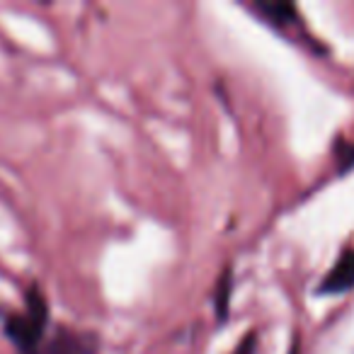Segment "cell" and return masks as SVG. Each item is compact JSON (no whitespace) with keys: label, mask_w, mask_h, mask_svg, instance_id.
Instances as JSON below:
<instances>
[{"label":"cell","mask_w":354,"mask_h":354,"mask_svg":"<svg viewBox=\"0 0 354 354\" xmlns=\"http://www.w3.org/2000/svg\"><path fill=\"white\" fill-rule=\"evenodd\" d=\"M46 325H49V304H46L39 286H32L27 291L25 310L8 313V318L3 320V333L22 354L30 352L46 337Z\"/></svg>","instance_id":"1"},{"label":"cell","mask_w":354,"mask_h":354,"mask_svg":"<svg viewBox=\"0 0 354 354\" xmlns=\"http://www.w3.org/2000/svg\"><path fill=\"white\" fill-rule=\"evenodd\" d=\"M100 352V337L95 333H85V330H71L59 328L41 339L37 347L22 354H97Z\"/></svg>","instance_id":"2"},{"label":"cell","mask_w":354,"mask_h":354,"mask_svg":"<svg viewBox=\"0 0 354 354\" xmlns=\"http://www.w3.org/2000/svg\"><path fill=\"white\" fill-rule=\"evenodd\" d=\"M354 289V248L344 250L315 286L318 296H337Z\"/></svg>","instance_id":"3"},{"label":"cell","mask_w":354,"mask_h":354,"mask_svg":"<svg viewBox=\"0 0 354 354\" xmlns=\"http://www.w3.org/2000/svg\"><path fill=\"white\" fill-rule=\"evenodd\" d=\"M250 8L255 15H260L267 25L277 27V30H289V27L301 25V15L296 10V6L291 3H274V0H255L250 3Z\"/></svg>","instance_id":"4"},{"label":"cell","mask_w":354,"mask_h":354,"mask_svg":"<svg viewBox=\"0 0 354 354\" xmlns=\"http://www.w3.org/2000/svg\"><path fill=\"white\" fill-rule=\"evenodd\" d=\"M233 289V270H223L221 279L216 281V294H214V304H216L218 320H226L228 315V299H231Z\"/></svg>","instance_id":"5"},{"label":"cell","mask_w":354,"mask_h":354,"mask_svg":"<svg viewBox=\"0 0 354 354\" xmlns=\"http://www.w3.org/2000/svg\"><path fill=\"white\" fill-rule=\"evenodd\" d=\"M255 349H257V333H248L233 354H255Z\"/></svg>","instance_id":"6"},{"label":"cell","mask_w":354,"mask_h":354,"mask_svg":"<svg viewBox=\"0 0 354 354\" xmlns=\"http://www.w3.org/2000/svg\"><path fill=\"white\" fill-rule=\"evenodd\" d=\"M289 354H301V352H299V337H294V342H291Z\"/></svg>","instance_id":"7"},{"label":"cell","mask_w":354,"mask_h":354,"mask_svg":"<svg viewBox=\"0 0 354 354\" xmlns=\"http://www.w3.org/2000/svg\"><path fill=\"white\" fill-rule=\"evenodd\" d=\"M6 318H8V313L3 308H0V320H6Z\"/></svg>","instance_id":"8"}]
</instances>
